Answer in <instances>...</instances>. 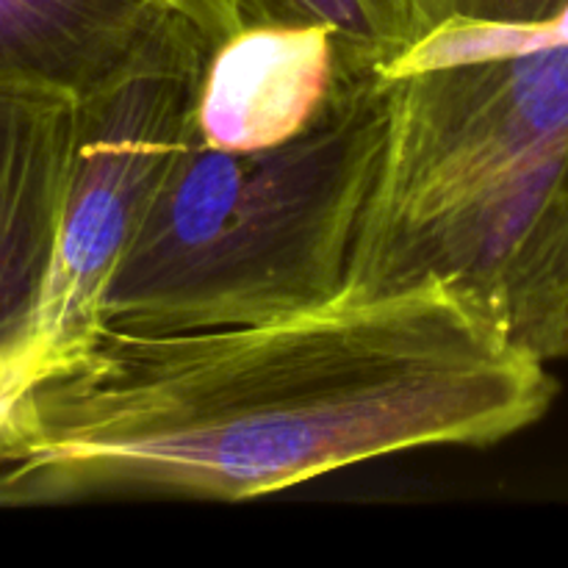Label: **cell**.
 <instances>
[{"label": "cell", "instance_id": "cell-5", "mask_svg": "<svg viewBox=\"0 0 568 568\" xmlns=\"http://www.w3.org/2000/svg\"><path fill=\"white\" fill-rule=\"evenodd\" d=\"M75 128L72 100L0 92V438L53 264Z\"/></svg>", "mask_w": 568, "mask_h": 568}, {"label": "cell", "instance_id": "cell-6", "mask_svg": "<svg viewBox=\"0 0 568 568\" xmlns=\"http://www.w3.org/2000/svg\"><path fill=\"white\" fill-rule=\"evenodd\" d=\"M361 64L325 26L250 28L211 50L194 103L200 142L258 150L297 136Z\"/></svg>", "mask_w": 568, "mask_h": 568}, {"label": "cell", "instance_id": "cell-4", "mask_svg": "<svg viewBox=\"0 0 568 568\" xmlns=\"http://www.w3.org/2000/svg\"><path fill=\"white\" fill-rule=\"evenodd\" d=\"M211 50L197 22L178 14L136 64L78 103L59 239L17 403L103 331L105 294L186 139Z\"/></svg>", "mask_w": 568, "mask_h": 568}, {"label": "cell", "instance_id": "cell-8", "mask_svg": "<svg viewBox=\"0 0 568 568\" xmlns=\"http://www.w3.org/2000/svg\"><path fill=\"white\" fill-rule=\"evenodd\" d=\"M183 6L211 48L250 28L325 26L361 64L377 72L388 64L386 44L361 0H183Z\"/></svg>", "mask_w": 568, "mask_h": 568}, {"label": "cell", "instance_id": "cell-3", "mask_svg": "<svg viewBox=\"0 0 568 568\" xmlns=\"http://www.w3.org/2000/svg\"><path fill=\"white\" fill-rule=\"evenodd\" d=\"M386 125L381 72L349 78L305 131L272 148H211L189 125L105 294L103 331L255 325L338 297Z\"/></svg>", "mask_w": 568, "mask_h": 568}, {"label": "cell", "instance_id": "cell-7", "mask_svg": "<svg viewBox=\"0 0 568 568\" xmlns=\"http://www.w3.org/2000/svg\"><path fill=\"white\" fill-rule=\"evenodd\" d=\"M183 0H0V92L81 103L136 64Z\"/></svg>", "mask_w": 568, "mask_h": 568}, {"label": "cell", "instance_id": "cell-2", "mask_svg": "<svg viewBox=\"0 0 568 568\" xmlns=\"http://www.w3.org/2000/svg\"><path fill=\"white\" fill-rule=\"evenodd\" d=\"M558 14L433 22L383 67L386 144L349 272L364 292L447 283L544 364L568 358Z\"/></svg>", "mask_w": 568, "mask_h": 568}, {"label": "cell", "instance_id": "cell-1", "mask_svg": "<svg viewBox=\"0 0 568 568\" xmlns=\"http://www.w3.org/2000/svg\"><path fill=\"white\" fill-rule=\"evenodd\" d=\"M547 366L438 281L349 283L255 325L103 331L11 410L0 499L239 503L410 449L491 447L544 419Z\"/></svg>", "mask_w": 568, "mask_h": 568}]
</instances>
